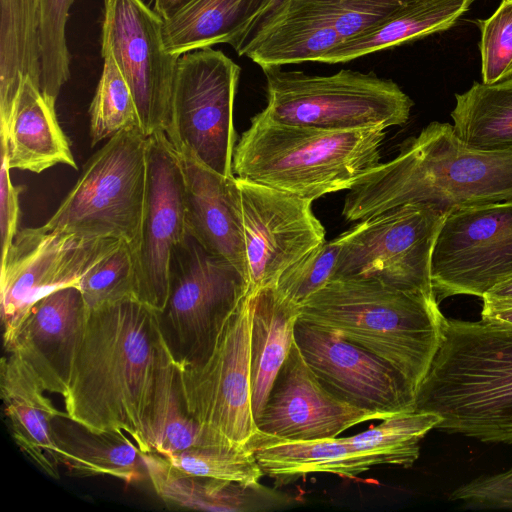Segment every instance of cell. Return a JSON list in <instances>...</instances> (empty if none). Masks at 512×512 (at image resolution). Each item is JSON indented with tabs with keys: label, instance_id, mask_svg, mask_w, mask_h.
<instances>
[{
	"label": "cell",
	"instance_id": "11",
	"mask_svg": "<svg viewBox=\"0 0 512 512\" xmlns=\"http://www.w3.org/2000/svg\"><path fill=\"white\" fill-rule=\"evenodd\" d=\"M241 68L212 47L179 57L168 139L216 172L232 177L236 131L234 101Z\"/></svg>",
	"mask_w": 512,
	"mask_h": 512
},
{
	"label": "cell",
	"instance_id": "23",
	"mask_svg": "<svg viewBox=\"0 0 512 512\" xmlns=\"http://www.w3.org/2000/svg\"><path fill=\"white\" fill-rule=\"evenodd\" d=\"M1 150L10 169L39 174L55 165L77 169L55 104L29 77L22 79L7 123L0 127Z\"/></svg>",
	"mask_w": 512,
	"mask_h": 512
},
{
	"label": "cell",
	"instance_id": "25",
	"mask_svg": "<svg viewBox=\"0 0 512 512\" xmlns=\"http://www.w3.org/2000/svg\"><path fill=\"white\" fill-rule=\"evenodd\" d=\"M269 0H191L163 21V44L171 54L226 43L236 52L260 22Z\"/></svg>",
	"mask_w": 512,
	"mask_h": 512
},
{
	"label": "cell",
	"instance_id": "36",
	"mask_svg": "<svg viewBox=\"0 0 512 512\" xmlns=\"http://www.w3.org/2000/svg\"><path fill=\"white\" fill-rule=\"evenodd\" d=\"M76 0H40V91L56 105L70 77V53L66 43L69 11Z\"/></svg>",
	"mask_w": 512,
	"mask_h": 512
},
{
	"label": "cell",
	"instance_id": "4",
	"mask_svg": "<svg viewBox=\"0 0 512 512\" xmlns=\"http://www.w3.org/2000/svg\"><path fill=\"white\" fill-rule=\"evenodd\" d=\"M299 320L382 358L417 389L443 339L435 297L369 279L330 280L299 307Z\"/></svg>",
	"mask_w": 512,
	"mask_h": 512
},
{
	"label": "cell",
	"instance_id": "12",
	"mask_svg": "<svg viewBox=\"0 0 512 512\" xmlns=\"http://www.w3.org/2000/svg\"><path fill=\"white\" fill-rule=\"evenodd\" d=\"M251 293L224 323L200 362L179 366L186 409L203 428L235 445H247L257 427L250 385Z\"/></svg>",
	"mask_w": 512,
	"mask_h": 512
},
{
	"label": "cell",
	"instance_id": "6",
	"mask_svg": "<svg viewBox=\"0 0 512 512\" xmlns=\"http://www.w3.org/2000/svg\"><path fill=\"white\" fill-rule=\"evenodd\" d=\"M270 119L331 130L380 128L405 124L414 103L392 80L373 73L342 69L332 75H309L263 69Z\"/></svg>",
	"mask_w": 512,
	"mask_h": 512
},
{
	"label": "cell",
	"instance_id": "32",
	"mask_svg": "<svg viewBox=\"0 0 512 512\" xmlns=\"http://www.w3.org/2000/svg\"><path fill=\"white\" fill-rule=\"evenodd\" d=\"M455 99L451 118L464 144L482 151L512 150V77L493 84L474 82Z\"/></svg>",
	"mask_w": 512,
	"mask_h": 512
},
{
	"label": "cell",
	"instance_id": "22",
	"mask_svg": "<svg viewBox=\"0 0 512 512\" xmlns=\"http://www.w3.org/2000/svg\"><path fill=\"white\" fill-rule=\"evenodd\" d=\"M0 389L14 442L46 475L59 479L61 462L52 424L65 412L53 405L37 373L15 350L2 359Z\"/></svg>",
	"mask_w": 512,
	"mask_h": 512
},
{
	"label": "cell",
	"instance_id": "17",
	"mask_svg": "<svg viewBox=\"0 0 512 512\" xmlns=\"http://www.w3.org/2000/svg\"><path fill=\"white\" fill-rule=\"evenodd\" d=\"M294 340L320 383L341 400L384 417L415 411L416 390L382 358L299 319Z\"/></svg>",
	"mask_w": 512,
	"mask_h": 512
},
{
	"label": "cell",
	"instance_id": "44",
	"mask_svg": "<svg viewBox=\"0 0 512 512\" xmlns=\"http://www.w3.org/2000/svg\"><path fill=\"white\" fill-rule=\"evenodd\" d=\"M281 1H282V0H269V3H268V5H267V7H266V10H265V12H264V14H263V16H262V18H261L260 22H261V21H262V20H263L267 15H269V14H270V13H271V12H272L276 7H277V6H278V4H279ZM260 22H259V23H260ZM259 23H258V24H259ZM256 27H257V26H256ZM256 27H255V28H256Z\"/></svg>",
	"mask_w": 512,
	"mask_h": 512
},
{
	"label": "cell",
	"instance_id": "1",
	"mask_svg": "<svg viewBox=\"0 0 512 512\" xmlns=\"http://www.w3.org/2000/svg\"><path fill=\"white\" fill-rule=\"evenodd\" d=\"M162 334L160 314L132 296L88 310L62 395L66 416L94 432H125L142 453L152 452Z\"/></svg>",
	"mask_w": 512,
	"mask_h": 512
},
{
	"label": "cell",
	"instance_id": "38",
	"mask_svg": "<svg viewBox=\"0 0 512 512\" xmlns=\"http://www.w3.org/2000/svg\"><path fill=\"white\" fill-rule=\"evenodd\" d=\"M340 242L325 241L289 266L274 285L286 301L300 307L310 296L333 279Z\"/></svg>",
	"mask_w": 512,
	"mask_h": 512
},
{
	"label": "cell",
	"instance_id": "34",
	"mask_svg": "<svg viewBox=\"0 0 512 512\" xmlns=\"http://www.w3.org/2000/svg\"><path fill=\"white\" fill-rule=\"evenodd\" d=\"M103 69L89 108L91 146L140 122L133 94L113 57L102 55Z\"/></svg>",
	"mask_w": 512,
	"mask_h": 512
},
{
	"label": "cell",
	"instance_id": "5",
	"mask_svg": "<svg viewBox=\"0 0 512 512\" xmlns=\"http://www.w3.org/2000/svg\"><path fill=\"white\" fill-rule=\"evenodd\" d=\"M385 130H331L251 119L233 154L235 177L314 201L349 190L381 162Z\"/></svg>",
	"mask_w": 512,
	"mask_h": 512
},
{
	"label": "cell",
	"instance_id": "28",
	"mask_svg": "<svg viewBox=\"0 0 512 512\" xmlns=\"http://www.w3.org/2000/svg\"><path fill=\"white\" fill-rule=\"evenodd\" d=\"M474 0H410L368 30L328 52L320 62L336 64L443 32Z\"/></svg>",
	"mask_w": 512,
	"mask_h": 512
},
{
	"label": "cell",
	"instance_id": "37",
	"mask_svg": "<svg viewBox=\"0 0 512 512\" xmlns=\"http://www.w3.org/2000/svg\"><path fill=\"white\" fill-rule=\"evenodd\" d=\"M136 255L123 241L82 278L79 289L88 310L125 297L136 298Z\"/></svg>",
	"mask_w": 512,
	"mask_h": 512
},
{
	"label": "cell",
	"instance_id": "3",
	"mask_svg": "<svg viewBox=\"0 0 512 512\" xmlns=\"http://www.w3.org/2000/svg\"><path fill=\"white\" fill-rule=\"evenodd\" d=\"M415 411L440 416L436 429L512 444V325L447 319Z\"/></svg>",
	"mask_w": 512,
	"mask_h": 512
},
{
	"label": "cell",
	"instance_id": "39",
	"mask_svg": "<svg viewBox=\"0 0 512 512\" xmlns=\"http://www.w3.org/2000/svg\"><path fill=\"white\" fill-rule=\"evenodd\" d=\"M476 23L481 35L482 82L493 84L512 77V0H501L490 17Z\"/></svg>",
	"mask_w": 512,
	"mask_h": 512
},
{
	"label": "cell",
	"instance_id": "26",
	"mask_svg": "<svg viewBox=\"0 0 512 512\" xmlns=\"http://www.w3.org/2000/svg\"><path fill=\"white\" fill-rule=\"evenodd\" d=\"M145 473L156 494L166 503L190 510L247 512L266 510L278 503V495L261 484L199 477L184 473L156 452L142 453Z\"/></svg>",
	"mask_w": 512,
	"mask_h": 512
},
{
	"label": "cell",
	"instance_id": "9",
	"mask_svg": "<svg viewBox=\"0 0 512 512\" xmlns=\"http://www.w3.org/2000/svg\"><path fill=\"white\" fill-rule=\"evenodd\" d=\"M248 287L233 264L188 233L174 251L169 297L160 314L162 332L179 363H197L209 354Z\"/></svg>",
	"mask_w": 512,
	"mask_h": 512
},
{
	"label": "cell",
	"instance_id": "24",
	"mask_svg": "<svg viewBox=\"0 0 512 512\" xmlns=\"http://www.w3.org/2000/svg\"><path fill=\"white\" fill-rule=\"evenodd\" d=\"M247 446L252 450L263 475L280 485L312 473H330L355 479L382 464L378 456L351 448L343 437L288 440L256 431Z\"/></svg>",
	"mask_w": 512,
	"mask_h": 512
},
{
	"label": "cell",
	"instance_id": "43",
	"mask_svg": "<svg viewBox=\"0 0 512 512\" xmlns=\"http://www.w3.org/2000/svg\"><path fill=\"white\" fill-rule=\"evenodd\" d=\"M484 296L499 299L512 298V278L498 284Z\"/></svg>",
	"mask_w": 512,
	"mask_h": 512
},
{
	"label": "cell",
	"instance_id": "40",
	"mask_svg": "<svg viewBox=\"0 0 512 512\" xmlns=\"http://www.w3.org/2000/svg\"><path fill=\"white\" fill-rule=\"evenodd\" d=\"M10 167L7 156L1 150L0 169V231H1V260L6 256L19 229V195L25 190L24 186L13 185L10 177Z\"/></svg>",
	"mask_w": 512,
	"mask_h": 512
},
{
	"label": "cell",
	"instance_id": "30",
	"mask_svg": "<svg viewBox=\"0 0 512 512\" xmlns=\"http://www.w3.org/2000/svg\"><path fill=\"white\" fill-rule=\"evenodd\" d=\"M151 434L152 452L161 455L192 447L235 445L203 428L189 415L180 385L178 361L164 334L158 349Z\"/></svg>",
	"mask_w": 512,
	"mask_h": 512
},
{
	"label": "cell",
	"instance_id": "10",
	"mask_svg": "<svg viewBox=\"0 0 512 512\" xmlns=\"http://www.w3.org/2000/svg\"><path fill=\"white\" fill-rule=\"evenodd\" d=\"M122 242L44 225L20 229L1 260L0 307L5 349L13 345L36 302L60 288L79 287L83 276Z\"/></svg>",
	"mask_w": 512,
	"mask_h": 512
},
{
	"label": "cell",
	"instance_id": "35",
	"mask_svg": "<svg viewBox=\"0 0 512 512\" xmlns=\"http://www.w3.org/2000/svg\"><path fill=\"white\" fill-rule=\"evenodd\" d=\"M189 475L259 485L263 473L247 445L192 447L163 455Z\"/></svg>",
	"mask_w": 512,
	"mask_h": 512
},
{
	"label": "cell",
	"instance_id": "19",
	"mask_svg": "<svg viewBox=\"0 0 512 512\" xmlns=\"http://www.w3.org/2000/svg\"><path fill=\"white\" fill-rule=\"evenodd\" d=\"M339 0H282L237 52L262 69L320 62L343 43Z\"/></svg>",
	"mask_w": 512,
	"mask_h": 512
},
{
	"label": "cell",
	"instance_id": "42",
	"mask_svg": "<svg viewBox=\"0 0 512 512\" xmlns=\"http://www.w3.org/2000/svg\"><path fill=\"white\" fill-rule=\"evenodd\" d=\"M154 10L163 20L173 17L178 11L186 6L191 0H153Z\"/></svg>",
	"mask_w": 512,
	"mask_h": 512
},
{
	"label": "cell",
	"instance_id": "2",
	"mask_svg": "<svg viewBox=\"0 0 512 512\" xmlns=\"http://www.w3.org/2000/svg\"><path fill=\"white\" fill-rule=\"evenodd\" d=\"M510 201L512 150L473 149L453 125L434 121L406 139L395 158L380 163L349 189L342 216L358 222L406 204L449 213Z\"/></svg>",
	"mask_w": 512,
	"mask_h": 512
},
{
	"label": "cell",
	"instance_id": "8",
	"mask_svg": "<svg viewBox=\"0 0 512 512\" xmlns=\"http://www.w3.org/2000/svg\"><path fill=\"white\" fill-rule=\"evenodd\" d=\"M447 214L406 204L358 221L337 236L340 252L333 279H369L436 298L431 258Z\"/></svg>",
	"mask_w": 512,
	"mask_h": 512
},
{
	"label": "cell",
	"instance_id": "20",
	"mask_svg": "<svg viewBox=\"0 0 512 512\" xmlns=\"http://www.w3.org/2000/svg\"><path fill=\"white\" fill-rule=\"evenodd\" d=\"M87 315L79 287L55 290L35 303L6 351H17L37 373L47 392L62 396L68 387Z\"/></svg>",
	"mask_w": 512,
	"mask_h": 512
},
{
	"label": "cell",
	"instance_id": "18",
	"mask_svg": "<svg viewBox=\"0 0 512 512\" xmlns=\"http://www.w3.org/2000/svg\"><path fill=\"white\" fill-rule=\"evenodd\" d=\"M384 418L329 392L294 340L255 424L257 431L278 438L316 440L334 438L359 423Z\"/></svg>",
	"mask_w": 512,
	"mask_h": 512
},
{
	"label": "cell",
	"instance_id": "21",
	"mask_svg": "<svg viewBox=\"0 0 512 512\" xmlns=\"http://www.w3.org/2000/svg\"><path fill=\"white\" fill-rule=\"evenodd\" d=\"M177 151L185 182L188 233L207 251L233 264L248 282L236 177L216 172L185 147Z\"/></svg>",
	"mask_w": 512,
	"mask_h": 512
},
{
	"label": "cell",
	"instance_id": "33",
	"mask_svg": "<svg viewBox=\"0 0 512 512\" xmlns=\"http://www.w3.org/2000/svg\"><path fill=\"white\" fill-rule=\"evenodd\" d=\"M442 421L435 413L402 412L390 415L362 433L343 437L354 450L378 456L382 464L411 467L420 454V441Z\"/></svg>",
	"mask_w": 512,
	"mask_h": 512
},
{
	"label": "cell",
	"instance_id": "41",
	"mask_svg": "<svg viewBox=\"0 0 512 512\" xmlns=\"http://www.w3.org/2000/svg\"><path fill=\"white\" fill-rule=\"evenodd\" d=\"M481 319L512 325V298L499 299L484 296Z\"/></svg>",
	"mask_w": 512,
	"mask_h": 512
},
{
	"label": "cell",
	"instance_id": "14",
	"mask_svg": "<svg viewBox=\"0 0 512 512\" xmlns=\"http://www.w3.org/2000/svg\"><path fill=\"white\" fill-rule=\"evenodd\" d=\"M512 278V201L450 211L437 234L431 279L438 301L483 297Z\"/></svg>",
	"mask_w": 512,
	"mask_h": 512
},
{
	"label": "cell",
	"instance_id": "27",
	"mask_svg": "<svg viewBox=\"0 0 512 512\" xmlns=\"http://www.w3.org/2000/svg\"><path fill=\"white\" fill-rule=\"evenodd\" d=\"M298 318L299 307L283 299L274 286L251 293L250 385L255 421L289 355Z\"/></svg>",
	"mask_w": 512,
	"mask_h": 512
},
{
	"label": "cell",
	"instance_id": "16",
	"mask_svg": "<svg viewBox=\"0 0 512 512\" xmlns=\"http://www.w3.org/2000/svg\"><path fill=\"white\" fill-rule=\"evenodd\" d=\"M248 271V292L274 286L292 264L324 243L312 200L236 177Z\"/></svg>",
	"mask_w": 512,
	"mask_h": 512
},
{
	"label": "cell",
	"instance_id": "7",
	"mask_svg": "<svg viewBox=\"0 0 512 512\" xmlns=\"http://www.w3.org/2000/svg\"><path fill=\"white\" fill-rule=\"evenodd\" d=\"M147 144L148 136L139 128L109 138L43 225L123 240L136 255L147 185Z\"/></svg>",
	"mask_w": 512,
	"mask_h": 512
},
{
	"label": "cell",
	"instance_id": "31",
	"mask_svg": "<svg viewBox=\"0 0 512 512\" xmlns=\"http://www.w3.org/2000/svg\"><path fill=\"white\" fill-rule=\"evenodd\" d=\"M0 127L10 116L21 81L40 89V0H0Z\"/></svg>",
	"mask_w": 512,
	"mask_h": 512
},
{
	"label": "cell",
	"instance_id": "29",
	"mask_svg": "<svg viewBox=\"0 0 512 512\" xmlns=\"http://www.w3.org/2000/svg\"><path fill=\"white\" fill-rule=\"evenodd\" d=\"M61 465L79 476H110L132 483L145 472L142 452L125 432H94L66 414L53 421Z\"/></svg>",
	"mask_w": 512,
	"mask_h": 512
},
{
	"label": "cell",
	"instance_id": "15",
	"mask_svg": "<svg viewBox=\"0 0 512 512\" xmlns=\"http://www.w3.org/2000/svg\"><path fill=\"white\" fill-rule=\"evenodd\" d=\"M187 235L185 182L179 154L164 132H156L148 136L135 295L159 314L169 297L174 251Z\"/></svg>",
	"mask_w": 512,
	"mask_h": 512
},
{
	"label": "cell",
	"instance_id": "13",
	"mask_svg": "<svg viewBox=\"0 0 512 512\" xmlns=\"http://www.w3.org/2000/svg\"><path fill=\"white\" fill-rule=\"evenodd\" d=\"M163 18L143 0H105L101 55L113 57L137 107L140 129L149 136L172 129V97L180 56L166 51Z\"/></svg>",
	"mask_w": 512,
	"mask_h": 512
}]
</instances>
